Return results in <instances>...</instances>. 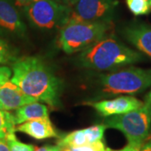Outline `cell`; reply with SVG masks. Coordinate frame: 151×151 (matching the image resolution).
<instances>
[{"instance_id":"6da1fadb","label":"cell","mask_w":151,"mask_h":151,"mask_svg":"<svg viewBox=\"0 0 151 151\" xmlns=\"http://www.w3.org/2000/svg\"><path fill=\"white\" fill-rule=\"evenodd\" d=\"M11 81L24 92L51 108L60 105L62 82L45 62L37 56H24L13 63Z\"/></svg>"},{"instance_id":"7a4b0ae2","label":"cell","mask_w":151,"mask_h":151,"mask_svg":"<svg viewBox=\"0 0 151 151\" xmlns=\"http://www.w3.org/2000/svg\"><path fill=\"white\" fill-rule=\"evenodd\" d=\"M81 64L97 70H110L144 60V55L111 35L91 45L79 55Z\"/></svg>"},{"instance_id":"3957f363","label":"cell","mask_w":151,"mask_h":151,"mask_svg":"<svg viewBox=\"0 0 151 151\" xmlns=\"http://www.w3.org/2000/svg\"><path fill=\"white\" fill-rule=\"evenodd\" d=\"M113 32L112 22L69 21L60 29L59 45L66 54L83 51Z\"/></svg>"},{"instance_id":"277c9868","label":"cell","mask_w":151,"mask_h":151,"mask_svg":"<svg viewBox=\"0 0 151 151\" xmlns=\"http://www.w3.org/2000/svg\"><path fill=\"white\" fill-rule=\"evenodd\" d=\"M103 91L109 94H134L151 86V69L131 66L100 77Z\"/></svg>"},{"instance_id":"5b68a950","label":"cell","mask_w":151,"mask_h":151,"mask_svg":"<svg viewBox=\"0 0 151 151\" xmlns=\"http://www.w3.org/2000/svg\"><path fill=\"white\" fill-rule=\"evenodd\" d=\"M151 117L146 106L129 113L108 117L104 121L107 128L121 131L127 138L128 144L141 146L149 136Z\"/></svg>"},{"instance_id":"8992f818","label":"cell","mask_w":151,"mask_h":151,"mask_svg":"<svg viewBox=\"0 0 151 151\" xmlns=\"http://www.w3.org/2000/svg\"><path fill=\"white\" fill-rule=\"evenodd\" d=\"M25 9L33 26L41 29H60L69 20L70 7L55 0H40L33 2Z\"/></svg>"},{"instance_id":"52a82bcc","label":"cell","mask_w":151,"mask_h":151,"mask_svg":"<svg viewBox=\"0 0 151 151\" xmlns=\"http://www.w3.org/2000/svg\"><path fill=\"white\" fill-rule=\"evenodd\" d=\"M117 0H78L70 7L69 21L112 22Z\"/></svg>"},{"instance_id":"ba28073f","label":"cell","mask_w":151,"mask_h":151,"mask_svg":"<svg viewBox=\"0 0 151 151\" xmlns=\"http://www.w3.org/2000/svg\"><path fill=\"white\" fill-rule=\"evenodd\" d=\"M145 103L132 96H121L111 100H103L91 103L93 108L103 117H110L129 113L142 108Z\"/></svg>"},{"instance_id":"9c48e42d","label":"cell","mask_w":151,"mask_h":151,"mask_svg":"<svg viewBox=\"0 0 151 151\" xmlns=\"http://www.w3.org/2000/svg\"><path fill=\"white\" fill-rule=\"evenodd\" d=\"M0 30L17 36L25 34L26 27L14 0H0Z\"/></svg>"},{"instance_id":"30bf717a","label":"cell","mask_w":151,"mask_h":151,"mask_svg":"<svg viewBox=\"0 0 151 151\" xmlns=\"http://www.w3.org/2000/svg\"><path fill=\"white\" fill-rule=\"evenodd\" d=\"M106 129L107 127L104 124H99L83 129L76 130L60 138L58 140L57 145L60 148L77 147L103 140Z\"/></svg>"},{"instance_id":"8fae6325","label":"cell","mask_w":151,"mask_h":151,"mask_svg":"<svg viewBox=\"0 0 151 151\" xmlns=\"http://www.w3.org/2000/svg\"><path fill=\"white\" fill-rule=\"evenodd\" d=\"M122 32L131 45L151 58V25L134 22L126 25Z\"/></svg>"},{"instance_id":"7c38bea8","label":"cell","mask_w":151,"mask_h":151,"mask_svg":"<svg viewBox=\"0 0 151 151\" xmlns=\"http://www.w3.org/2000/svg\"><path fill=\"white\" fill-rule=\"evenodd\" d=\"M34 102L38 101L27 95L19 86L11 81H8L0 87V108L2 110H16Z\"/></svg>"},{"instance_id":"4fadbf2b","label":"cell","mask_w":151,"mask_h":151,"mask_svg":"<svg viewBox=\"0 0 151 151\" xmlns=\"http://www.w3.org/2000/svg\"><path fill=\"white\" fill-rule=\"evenodd\" d=\"M16 131L26 134L38 140L58 137V134L49 117L32 119L19 124Z\"/></svg>"},{"instance_id":"5bb4252c","label":"cell","mask_w":151,"mask_h":151,"mask_svg":"<svg viewBox=\"0 0 151 151\" xmlns=\"http://www.w3.org/2000/svg\"><path fill=\"white\" fill-rule=\"evenodd\" d=\"M14 117L15 124H20L32 119L49 117V110L46 105L39 102H34L16 109Z\"/></svg>"},{"instance_id":"9a60e30c","label":"cell","mask_w":151,"mask_h":151,"mask_svg":"<svg viewBox=\"0 0 151 151\" xmlns=\"http://www.w3.org/2000/svg\"><path fill=\"white\" fill-rule=\"evenodd\" d=\"M15 126L14 114L0 109V139H5L9 134L15 133Z\"/></svg>"},{"instance_id":"2e32d148","label":"cell","mask_w":151,"mask_h":151,"mask_svg":"<svg viewBox=\"0 0 151 151\" xmlns=\"http://www.w3.org/2000/svg\"><path fill=\"white\" fill-rule=\"evenodd\" d=\"M126 4L135 16L145 15L151 11V7L147 0H126Z\"/></svg>"},{"instance_id":"e0dca14e","label":"cell","mask_w":151,"mask_h":151,"mask_svg":"<svg viewBox=\"0 0 151 151\" xmlns=\"http://www.w3.org/2000/svg\"><path fill=\"white\" fill-rule=\"evenodd\" d=\"M6 141L10 151H34L35 147L32 145L22 143L16 138L14 133H11L6 136Z\"/></svg>"},{"instance_id":"ac0fdd59","label":"cell","mask_w":151,"mask_h":151,"mask_svg":"<svg viewBox=\"0 0 151 151\" xmlns=\"http://www.w3.org/2000/svg\"><path fill=\"white\" fill-rule=\"evenodd\" d=\"M106 147L103 140L97 141L92 144L77 147H64L60 151H105Z\"/></svg>"},{"instance_id":"d6986e66","label":"cell","mask_w":151,"mask_h":151,"mask_svg":"<svg viewBox=\"0 0 151 151\" xmlns=\"http://www.w3.org/2000/svg\"><path fill=\"white\" fill-rule=\"evenodd\" d=\"M15 59L9 45L0 38V65L7 64Z\"/></svg>"},{"instance_id":"ffe728a7","label":"cell","mask_w":151,"mask_h":151,"mask_svg":"<svg viewBox=\"0 0 151 151\" xmlns=\"http://www.w3.org/2000/svg\"><path fill=\"white\" fill-rule=\"evenodd\" d=\"M11 75H12V70L8 66H0V87L3 86L4 83L9 81ZM1 109V108H0Z\"/></svg>"},{"instance_id":"44dd1931","label":"cell","mask_w":151,"mask_h":151,"mask_svg":"<svg viewBox=\"0 0 151 151\" xmlns=\"http://www.w3.org/2000/svg\"><path fill=\"white\" fill-rule=\"evenodd\" d=\"M141 146L131 145L128 144V145L125 146L123 149H120V150H113V149H110V148H106L105 151H139Z\"/></svg>"},{"instance_id":"7402d4cb","label":"cell","mask_w":151,"mask_h":151,"mask_svg":"<svg viewBox=\"0 0 151 151\" xmlns=\"http://www.w3.org/2000/svg\"><path fill=\"white\" fill-rule=\"evenodd\" d=\"M61 148L59 145H45L35 148L34 151H60Z\"/></svg>"},{"instance_id":"603a6c76","label":"cell","mask_w":151,"mask_h":151,"mask_svg":"<svg viewBox=\"0 0 151 151\" xmlns=\"http://www.w3.org/2000/svg\"><path fill=\"white\" fill-rule=\"evenodd\" d=\"M14 3L19 7H24L26 8L32 4V0H14Z\"/></svg>"},{"instance_id":"cb8c5ba5","label":"cell","mask_w":151,"mask_h":151,"mask_svg":"<svg viewBox=\"0 0 151 151\" xmlns=\"http://www.w3.org/2000/svg\"><path fill=\"white\" fill-rule=\"evenodd\" d=\"M145 105L146 106V108L148 109V111H149V113L150 114L151 117V90L150 92L146 95L145 103Z\"/></svg>"},{"instance_id":"d4e9b609","label":"cell","mask_w":151,"mask_h":151,"mask_svg":"<svg viewBox=\"0 0 151 151\" xmlns=\"http://www.w3.org/2000/svg\"><path fill=\"white\" fill-rule=\"evenodd\" d=\"M139 151H151V139L145 141Z\"/></svg>"},{"instance_id":"484cf974","label":"cell","mask_w":151,"mask_h":151,"mask_svg":"<svg viewBox=\"0 0 151 151\" xmlns=\"http://www.w3.org/2000/svg\"><path fill=\"white\" fill-rule=\"evenodd\" d=\"M0 151H10L5 139H0Z\"/></svg>"},{"instance_id":"4316f807","label":"cell","mask_w":151,"mask_h":151,"mask_svg":"<svg viewBox=\"0 0 151 151\" xmlns=\"http://www.w3.org/2000/svg\"><path fill=\"white\" fill-rule=\"evenodd\" d=\"M77 1H78V0H61V2H62L63 4H65L66 5L70 6V7H71L72 5H74Z\"/></svg>"},{"instance_id":"83f0119b","label":"cell","mask_w":151,"mask_h":151,"mask_svg":"<svg viewBox=\"0 0 151 151\" xmlns=\"http://www.w3.org/2000/svg\"><path fill=\"white\" fill-rule=\"evenodd\" d=\"M55 1H56V2H58V3H62L61 0H55ZM62 4H63V3H62Z\"/></svg>"},{"instance_id":"f1b7e54d","label":"cell","mask_w":151,"mask_h":151,"mask_svg":"<svg viewBox=\"0 0 151 151\" xmlns=\"http://www.w3.org/2000/svg\"><path fill=\"white\" fill-rule=\"evenodd\" d=\"M147 1L149 2V4H150V7H151V0H147Z\"/></svg>"},{"instance_id":"f546056e","label":"cell","mask_w":151,"mask_h":151,"mask_svg":"<svg viewBox=\"0 0 151 151\" xmlns=\"http://www.w3.org/2000/svg\"><path fill=\"white\" fill-rule=\"evenodd\" d=\"M36 1H40V0H32V2H36Z\"/></svg>"}]
</instances>
